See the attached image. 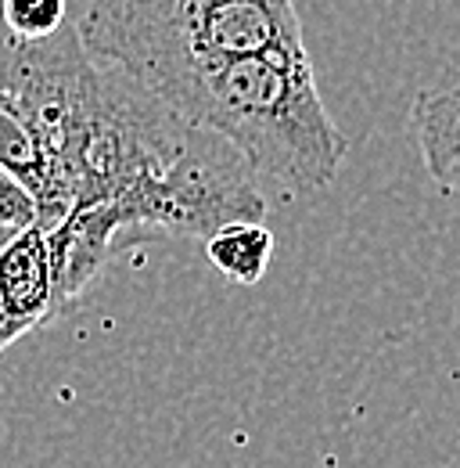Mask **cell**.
<instances>
[{"label": "cell", "mask_w": 460, "mask_h": 468, "mask_svg": "<svg viewBox=\"0 0 460 468\" xmlns=\"http://www.w3.org/2000/svg\"><path fill=\"white\" fill-rule=\"evenodd\" d=\"M0 90L22 109L51 163L61 224L47 231L58 314L148 234L209 238L263 220L267 198L224 137L176 116L133 76L94 58L79 26L0 51Z\"/></svg>", "instance_id": "1"}, {"label": "cell", "mask_w": 460, "mask_h": 468, "mask_svg": "<svg viewBox=\"0 0 460 468\" xmlns=\"http://www.w3.org/2000/svg\"><path fill=\"white\" fill-rule=\"evenodd\" d=\"M137 83L176 116L224 137L256 176L288 191L328 187L349 155V137L324 109L309 55L187 58Z\"/></svg>", "instance_id": "2"}, {"label": "cell", "mask_w": 460, "mask_h": 468, "mask_svg": "<svg viewBox=\"0 0 460 468\" xmlns=\"http://www.w3.org/2000/svg\"><path fill=\"white\" fill-rule=\"evenodd\" d=\"M79 37L133 80L187 58L309 55L295 0H90Z\"/></svg>", "instance_id": "3"}, {"label": "cell", "mask_w": 460, "mask_h": 468, "mask_svg": "<svg viewBox=\"0 0 460 468\" xmlns=\"http://www.w3.org/2000/svg\"><path fill=\"white\" fill-rule=\"evenodd\" d=\"M0 306L29 332L58 317L55 260L40 224L15 231L0 245Z\"/></svg>", "instance_id": "4"}, {"label": "cell", "mask_w": 460, "mask_h": 468, "mask_svg": "<svg viewBox=\"0 0 460 468\" xmlns=\"http://www.w3.org/2000/svg\"><path fill=\"white\" fill-rule=\"evenodd\" d=\"M410 126L428 176L443 191L460 195V83L421 90L410 105Z\"/></svg>", "instance_id": "5"}, {"label": "cell", "mask_w": 460, "mask_h": 468, "mask_svg": "<svg viewBox=\"0 0 460 468\" xmlns=\"http://www.w3.org/2000/svg\"><path fill=\"white\" fill-rule=\"evenodd\" d=\"M0 170L15 176L37 202V224L44 231H51L61 224V206L55 195V176L51 163L40 148V137L33 133L29 119L22 116V109L0 90Z\"/></svg>", "instance_id": "6"}, {"label": "cell", "mask_w": 460, "mask_h": 468, "mask_svg": "<svg viewBox=\"0 0 460 468\" xmlns=\"http://www.w3.org/2000/svg\"><path fill=\"white\" fill-rule=\"evenodd\" d=\"M205 256L234 285H259L274 256V234L263 220H234L205 238Z\"/></svg>", "instance_id": "7"}, {"label": "cell", "mask_w": 460, "mask_h": 468, "mask_svg": "<svg viewBox=\"0 0 460 468\" xmlns=\"http://www.w3.org/2000/svg\"><path fill=\"white\" fill-rule=\"evenodd\" d=\"M65 22V0H0V33L11 40H44Z\"/></svg>", "instance_id": "8"}, {"label": "cell", "mask_w": 460, "mask_h": 468, "mask_svg": "<svg viewBox=\"0 0 460 468\" xmlns=\"http://www.w3.org/2000/svg\"><path fill=\"white\" fill-rule=\"evenodd\" d=\"M29 224H37L33 195L7 170H0V231H22Z\"/></svg>", "instance_id": "9"}, {"label": "cell", "mask_w": 460, "mask_h": 468, "mask_svg": "<svg viewBox=\"0 0 460 468\" xmlns=\"http://www.w3.org/2000/svg\"><path fill=\"white\" fill-rule=\"evenodd\" d=\"M22 335H29V328H26V324H18V321L0 306V353L7 350V346H15Z\"/></svg>", "instance_id": "10"}, {"label": "cell", "mask_w": 460, "mask_h": 468, "mask_svg": "<svg viewBox=\"0 0 460 468\" xmlns=\"http://www.w3.org/2000/svg\"><path fill=\"white\" fill-rule=\"evenodd\" d=\"M11 234H15V231H0V245H4V241H7V238H11Z\"/></svg>", "instance_id": "11"}]
</instances>
